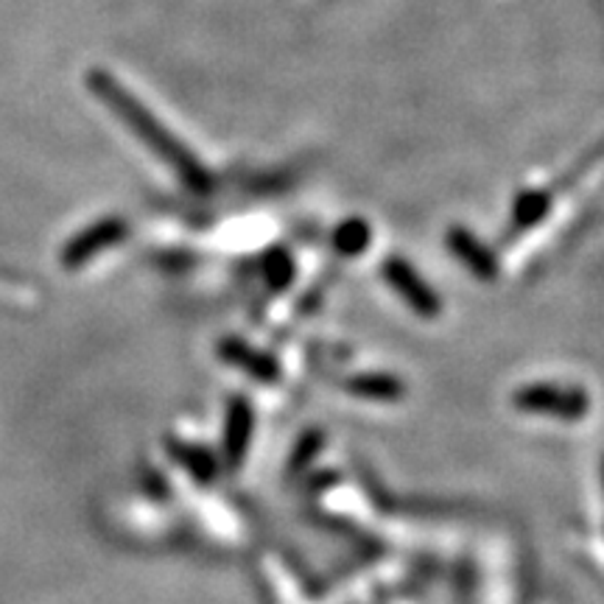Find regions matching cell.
<instances>
[{"label": "cell", "instance_id": "6da1fadb", "mask_svg": "<svg viewBox=\"0 0 604 604\" xmlns=\"http://www.w3.org/2000/svg\"><path fill=\"white\" fill-rule=\"evenodd\" d=\"M90 90L95 93V99L104 106H110L121 121L132 130V135L143 143L146 149H152L171 171H174L191 191H211L213 176L205 165L196 160V154L185 146L183 141H176L174 132L149 110L143 101H137L124 84L117 82L115 76L104 71H93L88 76Z\"/></svg>", "mask_w": 604, "mask_h": 604}, {"label": "cell", "instance_id": "7a4b0ae2", "mask_svg": "<svg viewBox=\"0 0 604 604\" xmlns=\"http://www.w3.org/2000/svg\"><path fill=\"white\" fill-rule=\"evenodd\" d=\"M383 277H387L389 286L400 294V297L414 308L420 317H437L440 314V299L431 291V286L411 269V264L400 258H389L383 264Z\"/></svg>", "mask_w": 604, "mask_h": 604}, {"label": "cell", "instance_id": "3957f363", "mask_svg": "<svg viewBox=\"0 0 604 604\" xmlns=\"http://www.w3.org/2000/svg\"><path fill=\"white\" fill-rule=\"evenodd\" d=\"M126 233H130V227H126L124 218H104V222L82 229V233H79L76 238L68 244L62 260H65L68 266L88 264V260L95 258L99 253H104V249L121 244V240L126 238Z\"/></svg>", "mask_w": 604, "mask_h": 604}, {"label": "cell", "instance_id": "277c9868", "mask_svg": "<svg viewBox=\"0 0 604 604\" xmlns=\"http://www.w3.org/2000/svg\"><path fill=\"white\" fill-rule=\"evenodd\" d=\"M446 240H448V249L457 255V260H462V264L468 266L475 277H481V280L495 277V272H499V260H495V255L490 253V249L484 247V244L470 233V229L451 227L448 229Z\"/></svg>", "mask_w": 604, "mask_h": 604}, {"label": "cell", "instance_id": "5b68a950", "mask_svg": "<svg viewBox=\"0 0 604 604\" xmlns=\"http://www.w3.org/2000/svg\"><path fill=\"white\" fill-rule=\"evenodd\" d=\"M370 224L365 218H347L336 227L334 233V249L341 255H361L370 247Z\"/></svg>", "mask_w": 604, "mask_h": 604}, {"label": "cell", "instance_id": "8992f818", "mask_svg": "<svg viewBox=\"0 0 604 604\" xmlns=\"http://www.w3.org/2000/svg\"><path fill=\"white\" fill-rule=\"evenodd\" d=\"M549 194H543V191H526V194L518 196L515 207H512V218H515V224H521V227H532V224H538L540 218L549 213Z\"/></svg>", "mask_w": 604, "mask_h": 604}, {"label": "cell", "instance_id": "52a82bcc", "mask_svg": "<svg viewBox=\"0 0 604 604\" xmlns=\"http://www.w3.org/2000/svg\"><path fill=\"white\" fill-rule=\"evenodd\" d=\"M291 275H294V264L288 260V255L283 253V249H275V253L266 255V277H269L272 283L283 286V283H286Z\"/></svg>", "mask_w": 604, "mask_h": 604}]
</instances>
